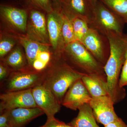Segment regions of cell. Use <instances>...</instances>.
Returning a JSON list of instances; mask_svg holds the SVG:
<instances>
[{
    "label": "cell",
    "mask_w": 127,
    "mask_h": 127,
    "mask_svg": "<svg viewBox=\"0 0 127 127\" xmlns=\"http://www.w3.org/2000/svg\"><path fill=\"white\" fill-rule=\"evenodd\" d=\"M106 36L109 41L110 55L104 66L106 77V86L108 96L114 104L125 98L126 91L119 86L120 73L126 60L127 50V33L109 32Z\"/></svg>",
    "instance_id": "6da1fadb"
},
{
    "label": "cell",
    "mask_w": 127,
    "mask_h": 127,
    "mask_svg": "<svg viewBox=\"0 0 127 127\" xmlns=\"http://www.w3.org/2000/svg\"><path fill=\"white\" fill-rule=\"evenodd\" d=\"M45 77L43 84L54 94L62 104L69 88L85 75L74 68L67 61L62 53L57 54L56 59L52 60L44 69Z\"/></svg>",
    "instance_id": "7a4b0ae2"
},
{
    "label": "cell",
    "mask_w": 127,
    "mask_h": 127,
    "mask_svg": "<svg viewBox=\"0 0 127 127\" xmlns=\"http://www.w3.org/2000/svg\"><path fill=\"white\" fill-rule=\"evenodd\" d=\"M62 53L67 61L77 70L86 75L99 77L106 81L104 66L81 42L77 41L66 45Z\"/></svg>",
    "instance_id": "3957f363"
},
{
    "label": "cell",
    "mask_w": 127,
    "mask_h": 127,
    "mask_svg": "<svg viewBox=\"0 0 127 127\" xmlns=\"http://www.w3.org/2000/svg\"><path fill=\"white\" fill-rule=\"evenodd\" d=\"M44 70L38 71L30 66L11 72L6 79L0 83L2 92L26 90L42 84L45 79Z\"/></svg>",
    "instance_id": "277c9868"
},
{
    "label": "cell",
    "mask_w": 127,
    "mask_h": 127,
    "mask_svg": "<svg viewBox=\"0 0 127 127\" xmlns=\"http://www.w3.org/2000/svg\"><path fill=\"white\" fill-rule=\"evenodd\" d=\"M125 24L118 16L98 1L89 26L106 36L109 32L123 33Z\"/></svg>",
    "instance_id": "5b68a950"
},
{
    "label": "cell",
    "mask_w": 127,
    "mask_h": 127,
    "mask_svg": "<svg viewBox=\"0 0 127 127\" xmlns=\"http://www.w3.org/2000/svg\"><path fill=\"white\" fill-rule=\"evenodd\" d=\"M20 42L25 49L28 65L38 71L45 69L50 62L51 55L48 45L20 37Z\"/></svg>",
    "instance_id": "8992f818"
},
{
    "label": "cell",
    "mask_w": 127,
    "mask_h": 127,
    "mask_svg": "<svg viewBox=\"0 0 127 127\" xmlns=\"http://www.w3.org/2000/svg\"><path fill=\"white\" fill-rule=\"evenodd\" d=\"M81 42L97 61L104 66L110 55V44L107 37L90 27Z\"/></svg>",
    "instance_id": "52a82bcc"
},
{
    "label": "cell",
    "mask_w": 127,
    "mask_h": 127,
    "mask_svg": "<svg viewBox=\"0 0 127 127\" xmlns=\"http://www.w3.org/2000/svg\"><path fill=\"white\" fill-rule=\"evenodd\" d=\"M32 89L1 93L0 113L16 108L38 107L35 102Z\"/></svg>",
    "instance_id": "ba28073f"
},
{
    "label": "cell",
    "mask_w": 127,
    "mask_h": 127,
    "mask_svg": "<svg viewBox=\"0 0 127 127\" xmlns=\"http://www.w3.org/2000/svg\"><path fill=\"white\" fill-rule=\"evenodd\" d=\"M32 91L37 106L46 114L47 119L55 117L62 104L52 92L43 83L32 88Z\"/></svg>",
    "instance_id": "9c48e42d"
},
{
    "label": "cell",
    "mask_w": 127,
    "mask_h": 127,
    "mask_svg": "<svg viewBox=\"0 0 127 127\" xmlns=\"http://www.w3.org/2000/svg\"><path fill=\"white\" fill-rule=\"evenodd\" d=\"M26 32L28 39L43 44H50L45 17L40 12L34 10L31 11Z\"/></svg>",
    "instance_id": "30bf717a"
},
{
    "label": "cell",
    "mask_w": 127,
    "mask_h": 127,
    "mask_svg": "<svg viewBox=\"0 0 127 127\" xmlns=\"http://www.w3.org/2000/svg\"><path fill=\"white\" fill-rule=\"evenodd\" d=\"M89 104L96 120L104 127L119 118L114 111V103L109 96L92 98Z\"/></svg>",
    "instance_id": "8fae6325"
},
{
    "label": "cell",
    "mask_w": 127,
    "mask_h": 127,
    "mask_svg": "<svg viewBox=\"0 0 127 127\" xmlns=\"http://www.w3.org/2000/svg\"><path fill=\"white\" fill-rule=\"evenodd\" d=\"M92 98L82 79H79L68 89L64 97L62 105L76 111L84 104L89 103Z\"/></svg>",
    "instance_id": "7c38bea8"
},
{
    "label": "cell",
    "mask_w": 127,
    "mask_h": 127,
    "mask_svg": "<svg viewBox=\"0 0 127 127\" xmlns=\"http://www.w3.org/2000/svg\"><path fill=\"white\" fill-rule=\"evenodd\" d=\"M63 21L62 12L53 11L48 16L47 25L50 43L58 53L62 52L65 46L62 34Z\"/></svg>",
    "instance_id": "4fadbf2b"
},
{
    "label": "cell",
    "mask_w": 127,
    "mask_h": 127,
    "mask_svg": "<svg viewBox=\"0 0 127 127\" xmlns=\"http://www.w3.org/2000/svg\"><path fill=\"white\" fill-rule=\"evenodd\" d=\"M62 3L63 14L70 18H81L90 26L93 9L89 0H64Z\"/></svg>",
    "instance_id": "5bb4252c"
},
{
    "label": "cell",
    "mask_w": 127,
    "mask_h": 127,
    "mask_svg": "<svg viewBox=\"0 0 127 127\" xmlns=\"http://www.w3.org/2000/svg\"><path fill=\"white\" fill-rule=\"evenodd\" d=\"M6 112L11 127H25L32 120L44 114L39 107L16 108Z\"/></svg>",
    "instance_id": "9a60e30c"
},
{
    "label": "cell",
    "mask_w": 127,
    "mask_h": 127,
    "mask_svg": "<svg viewBox=\"0 0 127 127\" xmlns=\"http://www.w3.org/2000/svg\"><path fill=\"white\" fill-rule=\"evenodd\" d=\"M0 13L2 19L14 29L21 32L26 31L28 17L25 10L1 6Z\"/></svg>",
    "instance_id": "2e32d148"
},
{
    "label": "cell",
    "mask_w": 127,
    "mask_h": 127,
    "mask_svg": "<svg viewBox=\"0 0 127 127\" xmlns=\"http://www.w3.org/2000/svg\"><path fill=\"white\" fill-rule=\"evenodd\" d=\"M82 81L92 98L108 96L106 81L95 76L85 75Z\"/></svg>",
    "instance_id": "e0dca14e"
},
{
    "label": "cell",
    "mask_w": 127,
    "mask_h": 127,
    "mask_svg": "<svg viewBox=\"0 0 127 127\" xmlns=\"http://www.w3.org/2000/svg\"><path fill=\"white\" fill-rule=\"evenodd\" d=\"M77 117L68 124L73 127H99L89 103L80 107Z\"/></svg>",
    "instance_id": "ac0fdd59"
},
{
    "label": "cell",
    "mask_w": 127,
    "mask_h": 127,
    "mask_svg": "<svg viewBox=\"0 0 127 127\" xmlns=\"http://www.w3.org/2000/svg\"><path fill=\"white\" fill-rule=\"evenodd\" d=\"M11 71L21 70L29 66L26 55L20 48H16L1 59Z\"/></svg>",
    "instance_id": "d6986e66"
},
{
    "label": "cell",
    "mask_w": 127,
    "mask_h": 127,
    "mask_svg": "<svg viewBox=\"0 0 127 127\" xmlns=\"http://www.w3.org/2000/svg\"><path fill=\"white\" fill-rule=\"evenodd\" d=\"M127 24V0H97Z\"/></svg>",
    "instance_id": "ffe728a7"
},
{
    "label": "cell",
    "mask_w": 127,
    "mask_h": 127,
    "mask_svg": "<svg viewBox=\"0 0 127 127\" xmlns=\"http://www.w3.org/2000/svg\"><path fill=\"white\" fill-rule=\"evenodd\" d=\"M63 14L64 21L62 34L66 46L77 40L75 36L71 20L63 13Z\"/></svg>",
    "instance_id": "44dd1931"
},
{
    "label": "cell",
    "mask_w": 127,
    "mask_h": 127,
    "mask_svg": "<svg viewBox=\"0 0 127 127\" xmlns=\"http://www.w3.org/2000/svg\"><path fill=\"white\" fill-rule=\"evenodd\" d=\"M70 19L72 21L75 36L77 40L81 42L87 33L90 28L89 25L81 18L73 17Z\"/></svg>",
    "instance_id": "7402d4cb"
},
{
    "label": "cell",
    "mask_w": 127,
    "mask_h": 127,
    "mask_svg": "<svg viewBox=\"0 0 127 127\" xmlns=\"http://www.w3.org/2000/svg\"><path fill=\"white\" fill-rule=\"evenodd\" d=\"M15 41L9 38H4L0 41V57L1 59L5 57L14 47Z\"/></svg>",
    "instance_id": "603a6c76"
},
{
    "label": "cell",
    "mask_w": 127,
    "mask_h": 127,
    "mask_svg": "<svg viewBox=\"0 0 127 127\" xmlns=\"http://www.w3.org/2000/svg\"><path fill=\"white\" fill-rule=\"evenodd\" d=\"M32 2L40 9L48 13L53 11L50 0H31Z\"/></svg>",
    "instance_id": "cb8c5ba5"
},
{
    "label": "cell",
    "mask_w": 127,
    "mask_h": 127,
    "mask_svg": "<svg viewBox=\"0 0 127 127\" xmlns=\"http://www.w3.org/2000/svg\"><path fill=\"white\" fill-rule=\"evenodd\" d=\"M40 127H73L69 124H66L63 122L59 121L55 117L47 119L45 123Z\"/></svg>",
    "instance_id": "d4e9b609"
},
{
    "label": "cell",
    "mask_w": 127,
    "mask_h": 127,
    "mask_svg": "<svg viewBox=\"0 0 127 127\" xmlns=\"http://www.w3.org/2000/svg\"><path fill=\"white\" fill-rule=\"evenodd\" d=\"M119 86L121 88L127 86V59H126L122 68L120 78Z\"/></svg>",
    "instance_id": "484cf974"
},
{
    "label": "cell",
    "mask_w": 127,
    "mask_h": 127,
    "mask_svg": "<svg viewBox=\"0 0 127 127\" xmlns=\"http://www.w3.org/2000/svg\"><path fill=\"white\" fill-rule=\"evenodd\" d=\"M10 70L1 61L0 64V83L2 82L9 76Z\"/></svg>",
    "instance_id": "4316f807"
},
{
    "label": "cell",
    "mask_w": 127,
    "mask_h": 127,
    "mask_svg": "<svg viewBox=\"0 0 127 127\" xmlns=\"http://www.w3.org/2000/svg\"><path fill=\"white\" fill-rule=\"evenodd\" d=\"M0 127H11L8 119L7 112L0 113Z\"/></svg>",
    "instance_id": "83f0119b"
},
{
    "label": "cell",
    "mask_w": 127,
    "mask_h": 127,
    "mask_svg": "<svg viewBox=\"0 0 127 127\" xmlns=\"http://www.w3.org/2000/svg\"><path fill=\"white\" fill-rule=\"evenodd\" d=\"M104 127H127V125L121 118H119L117 120Z\"/></svg>",
    "instance_id": "f1b7e54d"
},
{
    "label": "cell",
    "mask_w": 127,
    "mask_h": 127,
    "mask_svg": "<svg viewBox=\"0 0 127 127\" xmlns=\"http://www.w3.org/2000/svg\"><path fill=\"white\" fill-rule=\"evenodd\" d=\"M93 8V10L95 9V6H96V4L98 1L97 0H89Z\"/></svg>",
    "instance_id": "f546056e"
},
{
    "label": "cell",
    "mask_w": 127,
    "mask_h": 127,
    "mask_svg": "<svg viewBox=\"0 0 127 127\" xmlns=\"http://www.w3.org/2000/svg\"><path fill=\"white\" fill-rule=\"evenodd\" d=\"M125 58H126V59H127V52H126V55H125Z\"/></svg>",
    "instance_id": "4dcf8cb0"
},
{
    "label": "cell",
    "mask_w": 127,
    "mask_h": 127,
    "mask_svg": "<svg viewBox=\"0 0 127 127\" xmlns=\"http://www.w3.org/2000/svg\"><path fill=\"white\" fill-rule=\"evenodd\" d=\"M54 0L56 1H58V2L59 1H61V2H62V0Z\"/></svg>",
    "instance_id": "1f68e13d"
},
{
    "label": "cell",
    "mask_w": 127,
    "mask_h": 127,
    "mask_svg": "<svg viewBox=\"0 0 127 127\" xmlns=\"http://www.w3.org/2000/svg\"><path fill=\"white\" fill-rule=\"evenodd\" d=\"M64 0H62V1Z\"/></svg>",
    "instance_id": "d6a6232c"
}]
</instances>
